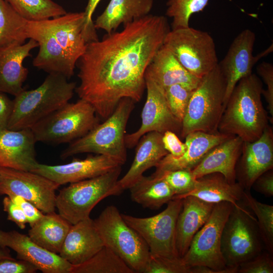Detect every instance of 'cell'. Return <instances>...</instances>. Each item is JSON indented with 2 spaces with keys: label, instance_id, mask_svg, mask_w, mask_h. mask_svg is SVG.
Listing matches in <instances>:
<instances>
[{
  "label": "cell",
  "instance_id": "ac0fdd59",
  "mask_svg": "<svg viewBox=\"0 0 273 273\" xmlns=\"http://www.w3.org/2000/svg\"><path fill=\"white\" fill-rule=\"evenodd\" d=\"M256 35L250 29L242 30L234 39L225 57L218 66L226 83L223 107L238 81L252 72L257 63L253 55Z\"/></svg>",
  "mask_w": 273,
  "mask_h": 273
},
{
  "label": "cell",
  "instance_id": "277c9868",
  "mask_svg": "<svg viewBox=\"0 0 273 273\" xmlns=\"http://www.w3.org/2000/svg\"><path fill=\"white\" fill-rule=\"evenodd\" d=\"M76 84L63 75L49 73L37 87L23 90L15 96L8 128H30L37 122L69 102Z\"/></svg>",
  "mask_w": 273,
  "mask_h": 273
},
{
  "label": "cell",
  "instance_id": "ba28073f",
  "mask_svg": "<svg viewBox=\"0 0 273 273\" xmlns=\"http://www.w3.org/2000/svg\"><path fill=\"white\" fill-rule=\"evenodd\" d=\"M121 165L102 175L71 183L56 196L59 214L71 224L90 218L93 209L103 199L117 195L115 186Z\"/></svg>",
  "mask_w": 273,
  "mask_h": 273
},
{
  "label": "cell",
  "instance_id": "f907efd6",
  "mask_svg": "<svg viewBox=\"0 0 273 273\" xmlns=\"http://www.w3.org/2000/svg\"><path fill=\"white\" fill-rule=\"evenodd\" d=\"M8 251L6 248L0 249V261L7 259H13Z\"/></svg>",
  "mask_w": 273,
  "mask_h": 273
},
{
  "label": "cell",
  "instance_id": "7bdbcfd3",
  "mask_svg": "<svg viewBox=\"0 0 273 273\" xmlns=\"http://www.w3.org/2000/svg\"><path fill=\"white\" fill-rule=\"evenodd\" d=\"M8 196L20 207L30 226L34 224L44 215L43 212L33 204L22 197L15 195H10Z\"/></svg>",
  "mask_w": 273,
  "mask_h": 273
},
{
  "label": "cell",
  "instance_id": "d590c367",
  "mask_svg": "<svg viewBox=\"0 0 273 273\" xmlns=\"http://www.w3.org/2000/svg\"><path fill=\"white\" fill-rule=\"evenodd\" d=\"M209 0H168L165 15L172 19V29L188 27L195 13L202 11Z\"/></svg>",
  "mask_w": 273,
  "mask_h": 273
},
{
  "label": "cell",
  "instance_id": "484cf974",
  "mask_svg": "<svg viewBox=\"0 0 273 273\" xmlns=\"http://www.w3.org/2000/svg\"><path fill=\"white\" fill-rule=\"evenodd\" d=\"M215 204L192 196L183 198L175 232L176 249L179 257L187 252L193 237L208 219Z\"/></svg>",
  "mask_w": 273,
  "mask_h": 273
},
{
  "label": "cell",
  "instance_id": "7a4b0ae2",
  "mask_svg": "<svg viewBox=\"0 0 273 273\" xmlns=\"http://www.w3.org/2000/svg\"><path fill=\"white\" fill-rule=\"evenodd\" d=\"M84 23L83 12L67 13L41 21H28V37L36 41L39 47L33 65L49 73L71 78L86 47Z\"/></svg>",
  "mask_w": 273,
  "mask_h": 273
},
{
  "label": "cell",
  "instance_id": "4dcf8cb0",
  "mask_svg": "<svg viewBox=\"0 0 273 273\" xmlns=\"http://www.w3.org/2000/svg\"><path fill=\"white\" fill-rule=\"evenodd\" d=\"M128 189L133 201L153 210L159 209L175 196L164 180L152 175H143Z\"/></svg>",
  "mask_w": 273,
  "mask_h": 273
},
{
  "label": "cell",
  "instance_id": "836d02e7",
  "mask_svg": "<svg viewBox=\"0 0 273 273\" xmlns=\"http://www.w3.org/2000/svg\"><path fill=\"white\" fill-rule=\"evenodd\" d=\"M20 15L29 21H41L67 12L53 0H5Z\"/></svg>",
  "mask_w": 273,
  "mask_h": 273
},
{
  "label": "cell",
  "instance_id": "ab89813d",
  "mask_svg": "<svg viewBox=\"0 0 273 273\" xmlns=\"http://www.w3.org/2000/svg\"><path fill=\"white\" fill-rule=\"evenodd\" d=\"M272 255L263 250L251 259L241 264L238 273H272Z\"/></svg>",
  "mask_w": 273,
  "mask_h": 273
},
{
  "label": "cell",
  "instance_id": "e0dca14e",
  "mask_svg": "<svg viewBox=\"0 0 273 273\" xmlns=\"http://www.w3.org/2000/svg\"><path fill=\"white\" fill-rule=\"evenodd\" d=\"M120 165H123L114 158L96 154L83 159H74L65 164L50 165L38 163L32 172L61 186L98 176Z\"/></svg>",
  "mask_w": 273,
  "mask_h": 273
},
{
  "label": "cell",
  "instance_id": "9a60e30c",
  "mask_svg": "<svg viewBox=\"0 0 273 273\" xmlns=\"http://www.w3.org/2000/svg\"><path fill=\"white\" fill-rule=\"evenodd\" d=\"M147 98L142 114V123L135 131L125 134L126 148L136 146L141 138L151 131L163 134L170 130L180 135L182 123L172 114L168 106L164 89L145 74Z\"/></svg>",
  "mask_w": 273,
  "mask_h": 273
},
{
  "label": "cell",
  "instance_id": "f1b7e54d",
  "mask_svg": "<svg viewBox=\"0 0 273 273\" xmlns=\"http://www.w3.org/2000/svg\"><path fill=\"white\" fill-rule=\"evenodd\" d=\"M154 3V0H110L94 22L95 27L107 33L115 31L120 25L149 15Z\"/></svg>",
  "mask_w": 273,
  "mask_h": 273
},
{
  "label": "cell",
  "instance_id": "b9f144b4",
  "mask_svg": "<svg viewBox=\"0 0 273 273\" xmlns=\"http://www.w3.org/2000/svg\"><path fill=\"white\" fill-rule=\"evenodd\" d=\"M102 0H88L84 12V23L83 34L87 43L99 40L96 28L93 20V16L98 5Z\"/></svg>",
  "mask_w": 273,
  "mask_h": 273
},
{
  "label": "cell",
  "instance_id": "4316f807",
  "mask_svg": "<svg viewBox=\"0 0 273 273\" xmlns=\"http://www.w3.org/2000/svg\"><path fill=\"white\" fill-rule=\"evenodd\" d=\"M145 74L164 89L172 85L180 84L194 90L201 79L186 70L163 45L155 54Z\"/></svg>",
  "mask_w": 273,
  "mask_h": 273
},
{
  "label": "cell",
  "instance_id": "3957f363",
  "mask_svg": "<svg viewBox=\"0 0 273 273\" xmlns=\"http://www.w3.org/2000/svg\"><path fill=\"white\" fill-rule=\"evenodd\" d=\"M262 89V82L255 74L241 78L227 101L218 132L239 136L243 142L258 139L269 121L261 101Z\"/></svg>",
  "mask_w": 273,
  "mask_h": 273
},
{
  "label": "cell",
  "instance_id": "1f68e13d",
  "mask_svg": "<svg viewBox=\"0 0 273 273\" xmlns=\"http://www.w3.org/2000/svg\"><path fill=\"white\" fill-rule=\"evenodd\" d=\"M28 20L20 15L5 0H0V49L22 44L28 38Z\"/></svg>",
  "mask_w": 273,
  "mask_h": 273
},
{
  "label": "cell",
  "instance_id": "681fc988",
  "mask_svg": "<svg viewBox=\"0 0 273 273\" xmlns=\"http://www.w3.org/2000/svg\"><path fill=\"white\" fill-rule=\"evenodd\" d=\"M273 51L272 43L265 50L260 52L259 54L254 56V58L256 62H257L261 58L267 56L268 54L272 53Z\"/></svg>",
  "mask_w": 273,
  "mask_h": 273
},
{
  "label": "cell",
  "instance_id": "ffe728a7",
  "mask_svg": "<svg viewBox=\"0 0 273 273\" xmlns=\"http://www.w3.org/2000/svg\"><path fill=\"white\" fill-rule=\"evenodd\" d=\"M36 141L30 128L6 129L0 132V167L32 171L36 159Z\"/></svg>",
  "mask_w": 273,
  "mask_h": 273
},
{
  "label": "cell",
  "instance_id": "44dd1931",
  "mask_svg": "<svg viewBox=\"0 0 273 273\" xmlns=\"http://www.w3.org/2000/svg\"><path fill=\"white\" fill-rule=\"evenodd\" d=\"M38 47L33 39L22 44H13L0 49V92L14 97L24 89L23 84L28 70L23 65L30 52Z\"/></svg>",
  "mask_w": 273,
  "mask_h": 273
},
{
  "label": "cell",
  "instance_id": "8fae6325",
  "mask_svg": "<svg viewBox=\"0 0 273 273\" xmlns=\"http://www.w3.org/2000/svg\"><path fill=\"white\" fill-rule=\"evenodd\" d=\"M233 206L228 202L214 205L208 219L194 236L181 257L187 266H205L216 273H238V268L226 266L221 251L223 229Z\"/></svg>",
  "mask_w": 273,
  "mask_h": 273
},
{
  "label": "cell",
  "instance_id": "bcb514c9",
  "mask_svg": "<svg viewBox=\"0 0 273 273\" xmlns=\"http://www.w3.org/2000/svg\"><path fill=\"white\" fill-rule=\"evenodd\" d=\"M4 210L8 214V219L15 222L21 229L28 223L27 218L20 207L7 196L3 201Z\"/></svg>",
  "mask_w": 273,
  "mask_h": 273
},
{
  "label": "cell",
  "instance_id": "7dc6e473",
  "mask_svg": "<svg viewBox=\"0 0 273 273\" xmlns=\"http://www.w3.org/2000/svg\"><path fill=\"white\" fill-rule=\"evenodd\" d=\"M252 188L256 192L267 197L273 196V169L268 170L258 176Z\"/></svg>",
  "mask_w": 273,
  "mask_h": 273
},
{
  "label": "cell",
  "instance_id": "30bf717a",
  "mask_svg": "<svg viewBox=\"0 0 273 273\" xmlns=\"http://www.w3.org/2000/svg\"><path fill=\"white\" fill-rule=\"evenodd\" d=\"M265 250L253 212L241 201L233 206L224 225L221 251L227 267L238 268Z\"/></svg>",
  "mask_w": 273,
  "mask_h": 273
},
{
  "label": "cell",
  "instance_id": "74e56055",
  "mask_svg": "<svg viewBox=\"0 0 273 273\" xmlns=\"http://www.w3.org/2000/svg\"><path fill=\"white\" fill-rule=\"evenodd\" d=\"M164 90L171 112L182 123L193 90L180 84H174Z\"/></svg>",
  "mask_w": 273,
  "mask_h": 273
},
{
  "label": "cell",
  "instance_id": "83f0119b",
  "mask_svg": "<svg viewBox=\"0 0 273 273\" xmlns=\"http://www.w3.org/2000/svg\"><path fill=\"white\" fill-rule=\"evenodd\" d=\"M244 191L238 182L230 183L222 174L214 172L196 178L194 189L181 199L192 196L207 203L228 202L238 207Z\"/></svg>",
  "mask_w": 273,
  "mask_h": 273
},
{
  "label": "cell",
  "instance_id": "6da1fadb",
  "mask_svg": "<svg viewBox=\"0 0 273 273\" xmlns=\"http://www.w3.org/2000/svg\"><path fill=\"white\" fill-rule=\"evenodd\" d=\"M170 30L164 16L149 14L88 42L78 61L75 92L105 120L125 98L139 102L146 89L147 67Z\"/></svg>",
  "mask_w": 273,
  "mask_h": 273
},
{
  "label": "cell",
  "instance_id": "f6af8a7d",
  "mask_svg": "<svg viewBox=\"0 0 273 273\" xmlns=\"http://www.w3.org/2000/svg\"><path fill=\"white\" fill-rule=\"evenodd\" d=\"M162 142L164 148L168 154L174 157L181 156L187 149V146L173 131L167 130L162 135Z\"/></svg>",
  "mask_w": 273,
  "mask_h": 273
},
{
  "label": "cell",
  "instance_id": "e575fe53",
  "mask_svg": "<svg viewBox=\"0 0 273 273\" xmlns=\"http://www.w3.org/2000/svg\"><path fill=\"white\" fill-rule=\"evenodd\" d=\"M242 201L255 215L264 248L273 255V206L258 201L250 191L245 190Z\"/></svg>",
  "mask_w": 273,
  "mask_h": 273
},
{
  "label": "cell",
  "instance_id": "ee69618b",
  "mask_svg": "<svg viewBox=\"0 0 273 273\" xmlns=\"http://www.w3.org/2000/svg\"><path fill=\"white\" fill-rule=\"evenodd\" d=\"M37 270L35 265L23 260L13 258L0 261V273H34Z\"/></svg>",
  "mask_w": 273,
  "mask_h": 273
},
{
  "label": "cell",
  "instance_id": "cb8c5ba5",
  "mask_svg": "<svg viewBox=\"0 0 273 273\" xmlns=\"http://www.w3.org/2000/svg\"><path fill=\"white\" fill-rule=\"evenodd\" d=\"M163 134L151 131L143 135L137 143L133 161L126 174L115 186L117 195L128 189L148 169L155 167L168 152L162 142Z\"/></svg>",
  "mask_w": 273,
  "mask_h": 273
},
{
  "label": "cell",
  "instance_id": "c3c4849f",
  "mask_svg": "<svg viewBox=\"0 0 273 273\" xmlns=\"http://www.w3.org/2000/svg\"><path fill=\"white\" fill-rule=\"evenodd\" d=\"M13 102L7 94L0 92V132L8 128Z\"/></svg>",
  "mask_w": 273,
  "mask_h": 273
},
{
  "label": "cell",
  "instance_id": "52a82bcc",
  "mask_svg": "<svg viewBox=\"0 0 273 273\" xmlns=\"http://www.w3.org/2000/svg\"><path fill=\"white\" fill-rule=\"evenodd\" d=\"M100 123L94 107L79 99L68 103L41 119L30 129L37 142L58 145L79 139Z\"/></svg>",
  "mask_w": 273,
  "mask_h": 273
},
{
  "label": "cell",
  "instance_id": "5b68a950",
  "mask_svg": "<svg viewBox=\"0 0 273 273\" xmlns=\"http://www.w3.org/2000/svg\"><path fill=\"white\" fill-rule=\"evenodd\" d=\"M135 102L125 98L113 113L87 134L69 144L61 154L62 159L82 153H93L114 158L123 165L127 158L125 130Z\"/></svg>",
  "mask_w": 273,
  "mask_h": 273
},
{
  "label": "cell",
  "instance_id": "603a6c76",
  "mask_svg": "<svg viewBox=\"0 0 273 273\" xmlns=\"http://www.w3.org/2000/svg\"><path fill=\"white\" fill-rule=\"evenodd\" d=\"M232 135L202 131L191 132L185 137L187 149L178 157L168 154L155 166V172L177 169L192 170L214 147Z\"/></svg>",
  "mask_w": 273,
  "mask_h": 273
},
{
  "label": "cell",
  "instance_id": "9c48e42d",
  "mask_svg": "<svg viewBox=\"0 0 273 273\" xmlns=\"http://www.w3.org/2000/svg\"><path fill=\"white\" fill-rule=\"evenodd\" d=\"M94 221L104 246L120 257L134 273H144L150 256L149 247L124 220L118 208L107 206Z\"/></svg>",
  "mask_w": 273,
  "mask_h": 273
},
{
  "label": "cell",
  "instance_id": "f546056e",
  "mask_svg": "<svg viewBox=\"0 0 273 273\" xmlns=\"http://www.w3.org/2000/svg\"><path fill=\"white\" fill-rule=\"evenodd\" d=\"M71 225L59 214L48 213L30 226L28 236L41 247L59 254Z\"/></svg>",
  "mask_w": 273,
  "mask_h": 273
},
{
  "label": "cell",
  "instance_id": "d6986e66",
  "mask_svg": "<svg viewBox=\"0 0 273 273\" xmlns=\"http://www.w3.org/2000/svg\"><path fill=\"white\" fill-rule=\"evenodd\" d=\"M0 247H9L18 259L27 261L44 273H70L72 264L59 254L41 247L28 236L16 231L0 230Z\"/></svg>",
  "mask_w": 273,
  "mask_h": 273
},
{
  "label": "cell",
  "instance_id": "f35d334b",
  "mask_svg": "<svg viewBox=\"0 0 273 273\" xmlns=\"http://www.w3.org/2000/svg\"><path fill=\"white\" fill-rule=\"evenodd\" d=\"M144 273H190L181 257L169 258L150 253Z\"/></svg>",
  "mask_w": 273,
  "mask_h": 273
},
{
  "label": "cell",
  "instance_id": "2e32d148",
  "mask_svg": "<svg viewBox=\"0 0 273 273\" xmlns=\"http://www.w3.org/2000/svg\"><path fill=\"white\" fill-rule=\"evenodd\" d=\"M273 169V130L268 125L260 137L252 142H243L236 166V181L250 191L256 179Z\"/></svg>",
  "mask_w": 273,
  "mask_h": 273
},
{
  "label": "cell",
  "instance_id": "7402d4cb",
  "mask_svg": "<svg viewBox=\"0 0 273 273\" xmlns=\"http://www.w3.org/2000/svg\"><path fill=\"white\" fill-rule=\"evenodd\" d=\"M104 246L94 219L89 218L71 224L59 254L76 265L91 258Z\"/></svg>",
  "mask_w": 273,
  "mask_h": 273
},
{
  "label": "cell",
  "instance_id": "8992f818",
  "mask_svg": "<svg viewBox=\"0 0 273 273\" xmlns=\"http://www.w3.org/2000/svg\"><path fill=\"white\" fill-rule=\"evenodd\" d=\"M225 89V81L218 64L201 78L193 90L179 136L185 139L189 133L196 131L219 133L217 128L224 110Z\"/></svg>",
  "mask_w": 273,
  "mask_h": 273
},
{
  "label": "cell",
  "instance_id": "8d00e7d4",
  "mask_svg": "<svg viewBox=\"0 0 273 273\" xmlns=\"http://www.w3.org/2000/svg\"><path fill=\"white\" fill-rule=\"evenodd\" d=\"M152 175L164 180L171 188L175 196L174 198L181 199L194 188L196 178L192 170L177 169L154 172Z\"/></svg>",
  "mask_w": 273,
  "mask_h": 273
},
{
  "label": "cell",
  "instance_id": "d4e9b609",
  "mask_svg": "<svg viewBox=\"0 0 273 273\" xmlns=\"http://www.w3.org/2000/svg\"><path fill=\"white\" fill-rule=\"evenodd\" d=\"M243 141L232 136L212 148L192 170L195 178L218 172L230 183L236 182V166L241 155Z\"/></svg>",
  "mask_w": 273,
  "mask_h": 273
},
{
  "label": "cell",
  "instance_id": "5bb4252c",
  "mask_svg": "<svg viewBox=\"0 0 273 273\" xmlns=\"http://www.w3.org/2000/svg\"><path fill=\"white\" fill-rule=\"evenodd\" d=\"M60 186L30 171L0 167V195H18L33 204L43 213L55 212L56 191Z\"/></svg>",
  "mask_w": 273,
  "mask_h": 273
},
{
  "label": "cell",
  "instance_id": "7c38bea8",
  "mask_svg": "<svg viewBox=\"0 0 273 273\" xmlns=\"http://www.w3.org/2000/svg\"><path fill=\"white\" fill-rule=\"evenodd\" d=\"M163 45L197 77H202L218 64L215 42L206 31L190 26L171 29Z\"/></svg>",
  "mask_w": 273,
  "mask_h": 273
},
{
  "label": "cell",
  "instance_id": "d6a6232c",
  "mask_svg": "<svg viewBox=\"0 0 273 273\" xmlns=\"http://www.w3.org/2000/svg\"><path fill=\"white\" fill-rule=\"evenodd\" d=\"M70 273H134L123 260L109 248L104 246L86 261L72 264Z\"/></svg>",
  "mask_w": 273,
  "mask_h": 273
},
{
  "label": "cell",
  "instance_id": "60d3db41",
  "mask_svg": "<svg viewBox=\"0 0 273 273\" xmlns=\"http://www.w3.org/2000/svg\"><path fill=\"white\" fill-rule=\"evenodd\" d=\"M257 73L263 79L266 85V89H262L263 96L267 103V108L270 115L269 121L273 122V65L272 64L263 61L256 68Z\"/></svg>",
  "mask_w": 273,
  "mask_h": 273
},
{
  "label": "cell",
  "instance_id": "4fadbf2b",
  "mask_svg": "<svg viewBox=\"0 0 273 273\" xmlns=\"http://www.w3.org/2000/svg\"><path fill=\"white\" fill-rule=\"evenodd\" d=\"M183 199L174 198L160 213L148 217L121 214L124 220L136 231L148 245L150 253L169 258L179 257L175 245L176 223Z\"/></svg>",
  "mask_w": 273,
  "mask_h": 273
}]
</instances>
